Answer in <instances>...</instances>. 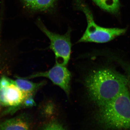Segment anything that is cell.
Returning a JSON list of instances; mask_svg holds the SVG:
<instances>
[{
    "instance_id": "6da1fadb",
    "label": "cell",
    "mask_w": 130,
    "mask_h": 130,
    "mask_svg": "<svg viewBox=\"0 0 130 130\" xmlns=\"http://www.w3.org/2000/svg\"><path fill=\"white\" fill-rule=\"evenodd\" d=\"M128 84L125 76L108 68L93 71L85 82L89 97L99 107L114 99Z\"/></svg>"
},
{
    "instance_id": "7a4b0ae2",
    "label": "cell",
    "mask_w": 130,
    "mask_h": 130,
    "mask_svg": "<svg viewBox=\"0 0 130 130\" xmlns=\"http://www.w3.org/2000/svg\"><path fill=\"white\" fill-rule=\"evenodd\" d=\"M99 118L107 129H130V94L128 87L113 100L99 107Z\"/></svg>"
},
{
    "instance_id": "3957f363",
    "label": "cell",
    "mask_w": 130,
    "mask_h": 130,
    "mask_svg": "<svg viewBox=\"0 0 130 130\" xmlns=\"http://www.w3.org/2000/svg\"><path fill=\"white\" fill-rule=\"evenodd\" d=\"M75 9L83 12L86 16L87 27L78 42L105 43L123 35L126 29L106 28L98 25L94 20L93 13L84 0H74Z\"/></svg>"
},
{
    "instance_id": "277c9868",
    "label": "cell",
    "mask_w": 130,
    "mask_h": 130,
    "mask_svg": "<svg viewBox=\"0 0 130 130\" xmlns=\"http://www.w3.org/2000/svg\"><path fill=\"white\" fill-rule=\"evenodd\" d=\"M38 27L50 40L49 48L55 55L56 63L66 66L70 58L71 53V28L63 35H59L48 29L41 20L38 19L37 21Z\"/></svg>"
},
{
    "instance_id": "5b68a950",
    "label": "cell",
    "mask_w": 130,
    "mask_h": 130,
    "mask_svg": "<svg viewBox=\"0 0 130 130\" xmlns=\"http://www.w3.org/2000/svg\"><path fill=\"white\" fill-rule=\"evenodd\" d=\"M28 94L20 89L14 81L3 77L0 80V104L17 107L23 103Z\"/></svg>"
},
{
    "instance_id": "8992f818",
    "label": "cell",
    "mask_w": 130,
    "mask_h": 130,
    "mask_svg": "<svg viewBox=\"0 0 130 130\" xmlns=\"http://www.w3.org/2000/svg\"><path fill=\"white\" fill-rule=\"evenodd\" d=\"M39 77L48 78L53 83L63 89L67 96L70 95L71 74L66 66L56 63L48 71L37 73L31 76L30 78Z\"/></svg>"
},
{
    "instance_id": "52a82bcc",
    "label": "cell",
    "mask_w": 130,
    "mask_h": 130,
    "mask_svg": "<svg viewBox=\"0 0 130 130\" xmlns=\"http://www.w3.org/2000/svg\"><path fill=\"white\" fill-rule=\"evenodd\" d=\"M27 9L32 12H51L55 8L58 0H21Z\"/></svg>"
},
{
    "instance_id": "ba28073f",
    "label": "cell",
    "mask_w": 130,
    "mask_h": 130,
    "mask_svg": "<svg viewBox=\"0 0 130 130\" xmlns=\"http://www.w3.org/2000/svg\"><path fill=\"white\" fill-rule=\"evenodd\" d=\"M28 121L21 117L8 120L0 124V130H29Z\"/></svg>"
},
{
    "instance_id": "9c48e42d",
    "label": "cell",
    "mask_w": 130,
    "mask_h": 130,
    "mask_svg": "<svg viewBox=\"0 0 130 130\" xmlns=\"http://www.w3.org/2000/svg\"><path fill=\"white\" fill-rule=\"evenodd\" d=\"M100 8L114 14H118L120 9L119 0H92Z\"/></svg>"
},
{
    "instance_id": "30bf717a",
    "label": "cell",
    "mask_w": 130,
    "mask_h": 130,
    "mask_svg": "<svg viewBox=\"0 0 130 130\" xmlns=\"http://www.w3.org/2000/svg\"><path fill=\"white\" fill-rule=\"evenodd\" d=\"M14 82L22 91L28 94H32L45 84L44 82L36 83L22 78L16 79Z\"/></svg>"
},
{
    "instance_id": "8fae6325",
    "label": "cell",
    "mask_w": 130,
    "mask_h": 130,
    "mask_svg": "<svg viewBox=\"0 0 130 130\" xmlns=\"http://www.w3.org/2000/svg\"><path fill=\"white\" fill-rule=\"evenodd\" d=\"M26 107H32L36 105L35 100L32 97V94H30L26 97L23 102Z\"/></svg>"
},
{
    "instance_id": "7c38bea8",
    "label": "cell",
    "mask_w": 130,
    "mask_h": 130,
    "mask_svg": "<svg viewBox=\"0 0 130 130\" xmlns=\"http://www.w3.org/2000/svg\"><path fill=\"white\" fill-rule=\"evenodd\" d=\"M45 130H64L63 128L58 124L53 123L48 126Z\"/></svg>"
},
{
    "instance_id": "4fadbf2b",
    "label": "cell",
    "mask_w": 130,
    "mask_h": 130,
    "mask_svg": "<svg viewBox=\"0 0 130 130\" xmlns=\"http://www.w3.org/2000/svg\"><path fill=\"white\" fill-rule=\"evenodd\" d=\"M128 83L130 84V79L129 80H128Z\"/></svg>"
},
{
    "instance_id": "5bb4252c",
    "label": "cell",
    "mask_w": 130,
    "mask_h": 130,
    "mask_svg": "<svg viewBox=\"0 0 130 130\" xmlns=\"http://www.w3.org/2000/svg\"><path fill=\"white\" fill-rule=\"evenodd\" d=\"M44 130H45V129H44Z\"/></svg>"
}]
</instances>
